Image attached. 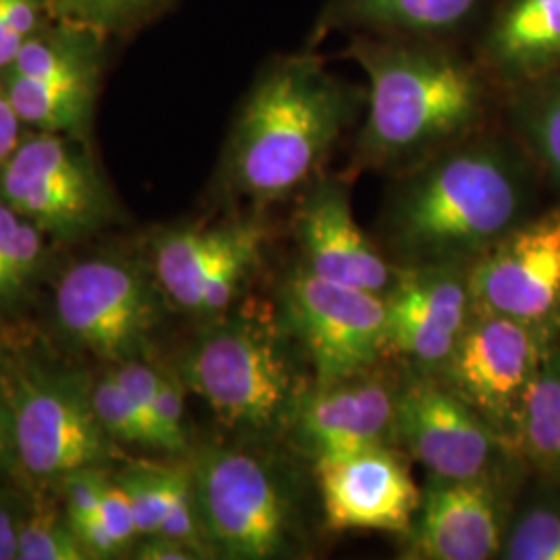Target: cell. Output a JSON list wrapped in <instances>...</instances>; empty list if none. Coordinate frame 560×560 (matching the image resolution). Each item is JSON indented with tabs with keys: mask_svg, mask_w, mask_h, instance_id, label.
Segmentation results:
<instances>
[{
	"mask_svg": "<svg viewBox=\"0 0 560 560\" xmlns=\"http://www.w3.org/2000/svg\"><path fill=\"white\" fill-rule=\"evenodd\" d=\"M541 179L513 131L494 122L388 177L378 245L399 268L469 266L540 210Z\"/></svg>",
	"mask_w": 560,
	"mask_h": 560,
	"instance_id": "1",
	"label": "cell"
},
{
	"mask_svg": "<svg viewBox=\"0 0 560 560\" xmlns=\"http://www.w3.org/2000/svg\"><path fill=\"white\" fill-rule=\"evenodd\" d=\"M365 80L345 175L393 177L492 127L504 92L469 44L351 36L340 52Z\"/></svg>",
	"mask_w": 560,
	"mask_h": 560,
	"instance_id": "2",
	"label": "cell"
},
{
	"mask_svg": "<svg viewBox=\"0 0 560 560\" xmlns=\"http://www.w3.org/2000/svg\"><path fill=\"white\" fill-rule=\"evenodd\" d=\"M365 101V88L340 78L314 48L272 60L233 125L222 189L254 212L295 200L358 129Z\"/></svg>",
	"mask_w": 560,
	"mask_h": 560,
	"instance_id": "3",
	"label": "cell"
},
{
	"mask_svg": "<svg viewBox=\"0 0 560 560\" xmlns=\"http://www.w3.org/2000/svg\"><path fill=\"white\" fill-rule=\"evenodd\" d=\"M201 532L214 559H312L322 521L314 467L284 441L203 442L189 453Z\"/></svg>",
	"mask_w": 560,
	"mask_h": 560,
	"instance_id": "4",
	"label": "cell"
},
{
	"mask_svg": "<svg viewBox=\"0 0 560 560\" xmlns=\"http://www.w3.org/2000/svg\"><path fill=\"white\" fill-rule=\"evenodd\" d=\"M173 370L222 425L258 441L287 442L301 399L314 386L312 368L275 307L208 318Z\"/></svg>",
	"mask_w": 560,
	"mask_h": 560,
	"instance_id": "5",
	"label": "cell"
},
{
	"mask_svg": "<svg viewBox=\"0 0 560 560\" xmlns=\"http://www.w3.org/2000/svg\"><path fill=\"white\" fill-rule=\"evenodd\" d=\"M2 376L13 409L20 469L40 481L104 469L115 441L96 418L92 381L34 363H2Z\"/></svg>",
	"mask_w": 560,
	"mask_h": 560,
	"instance_id": "6",
	"label": "cell"
},
{
	"mask_svg": "<svg viewBox=\"0 0 560 560\" xmlns=\"http://www.w3.org/2000/svg\"><path fill=\"white\" fill-rule=\"evenodd\" d=\"M272 224L266 212L166 226L150 243L152 275L168 303L201 320L233 310L261 268Z\"/></svg>",
	"mask_w": 560,
	"mask_h": 560,
	"instance_id": "7",
	"label": "cell"
},
{
	"mask_svg": "<svg viewBox=\"0 0 560 560\" xmlns=\"http://www.w3.org/2000/svg\"><path fill=\"white\" fill-rule=\"evenodd\" d=\"M275 310L300 345L314 384L340 381L390 360L382 295L320 279L295 261L280 279Z\"/></svg>",
	"mask_w": 560,
	"mask_h": 560,
	"instance_id": "8",
	"label": "cell"
},
{
	"mask_svg": "<svg viewBox=\"0 0 560 560\" xmlns=\"http://www.w3.org/2000/svg\"><path fill=\"white\" fill-rule=\"evenodd\" d=\"M159 282L136 261L96 256L73 264L57 284L60 332L108 363L148 358L164 316Z\"/></svg>",
	"mask_w": 560,
	"mask_h": 560,
	"instance_id": "9",
	"label": "cell"
},
{
	"mask_svg": "<svg viewBox=\"0 0 560 560\" xmlns=\"http://www.w3.org/2000/svg\"><path fill=\"white\" fill-rule=\"evenodd\" d=\"M557 342L560 337L541 328L474 307L451 360L436 378L517 451L525 402Z\"/></svg>",
	"mask_w": 560,
	"mask_h": 560,
	"instance_id": "10",
	"label": "cell"
},
{
	"mask_svg": "<svg viewBox=\"0 0 560 560\" xmlns=\"http://www.w3.org/2000/svg\"><path fill=\"white\" fill-rule=\"evenodd\" d=\"M529 478L532 469L523 457L467 480L428 476L413 525L400 538V559H501L502 544Z\"/></svg>",
	"mask_w": 560,
	"mask_h": 560,
	"instance_id": "11",
	"label": "cell"
},
{
	"mask_svg": "<svg viewBox=\"0 0 560 560\" xmlns=\"http://www.w3.org/2000/svg\"><path fill=\"white\" fill-rule=\"evenodd\" d=\"M0 200L38 224L50 240L78 241L110 221L113 201L78 143L38 131L0 166Z\"/></svg>",
	"mask_w": 560,
	"mask_h": 560,
	"instance_id": "12",
	"label": "cell"
},
{
	"mask_svg": "<svg viewBox=\"0 0 560 560\" xmlns=\"http://www.w3.org/2000/svg\"><path fill=\"white\" fill-rule=\"evenodd\" d=\"M397 446L428 476L467 480L521 457L441 378L407 368L397 411Z\"/></svg>",
	"mask_w": 560,
	"mask_h": 560,
	"instance_id": "13",
	"label": "cell"
},
{
	"mask_svg": "<svg viewBox=\"0 0 560 560\" xmlns=\"http://www.w3.org/2000/svg\"><path fill=\"white\" fill-rule=\"evenodd\" d=\"M405 372L407 365L400 361L384 360L353 376L314 384L301 399L287 442L312 465L376 446H397Z\"/></svg>",
	"mask_w": 560,
	"mask_h": 560,
	"instance_id": "14",
	"label": "cell"
},
{
	"mask_svg": "<svg viewBox=\"0 0 560 560\" xmlns=\"http://www.w3.org/2000/svg\"><path fill=\"white\" fill-rule=\"evenodd\" d=\"M467 272L474 307L560 337V203L521 222Z\"/></svg>",
	"mask_w": 560,
	"mask_h": 560,
	"instance_id": "15",
	"label": "cell"
},
{
	"mask_svg": "<svg viewBox=\"0 0 560 560\" xmlns=\"http://www.w3.org/2000/svg\"><path fill=\"white\" fill-rule=\"evenodd\" d=\"M351 185L353 179L345 173L326 171L293 200L298 264L320 279L386 298L400 268L355 221Z\"/></svg>",
	"mask_w": 560,
	"mask_h": 560,
	"instance_id": "16",
	"label": "cell"
},
{
	"mask_svg": "<svg viewBox=\"0 0 560 560\" xmlns=\"http://www.w3.org/2000/svg\"><path fill=\"white\" fill-rule=\"evenodd\" d=\"M326 534L382 532L409 534L421 488L411 459L397 446H376L342 459L312 465Z\"/></svg>",
	"mask_w": 560,
	"mask_h": 560,
	"instance_id": "17",
	"label": "cell"
},
{
	"mask_svg": "<svg viewBox=\"0 0 560 560\" xmlns=\"http://www.w3.org/2000/svg\"><path fill=\"white\" fill-rule=\"evenodd\" d=\"M467 268H400L395 289L386 295L390 360L432 376L441 372L474 314Z\"/></svg>",
	"mask_w": 560,
	"mask_h": 560,
	"instance_id": "18",
	"label": "cell"
},
{
	"mask_svg": "<svg viewBox=\"0 0 560 560\" xmlns=\"http://www.w3.org/2000/svg\"><path fill=\"white\" fill-rule=\"evenodd\" d=\"M492 0H326L305 48L340 36L471 44Z\"/></svg>",
	"mask_w": 560,
	"mask_h": 560,
	"instance_id": "19",
	"label": "cell"
},
{
	"mask_svg": "<svg viewBox=\"0 0 560 560\" xmlns=\"http://www.w3.org/2000/svg\"><path fill=\"white\" fill-rule=\"evenodd\" d=\"M469 48L502 92L552 73L560 67V0H492Z\"/></svg>",
	"mask_w": 560,
	"mask_h": 560,
	"instance_id": "20",
	"label": "cell"
},
{
	"mask_svg": "<svg viewBox=\"0 0 560 560\" xmlns=\"http://www.w3.org/2000/svg\"><path fill=\"white\" fill-rule=\"evenodd\" d=\"M115 480L131 501L140 538L168 536L194 546L203 560L214 559L201 532L189 460L183 465L133 463Z\"/></svg>",
	"mask_w": 560,
	"mask_h": 560,
	"instance_id": "21",
	"label": "cell"
},
{
	"mask_svg": "<svg viewBox=\"0 0 560 560\" xmlns=\"http://www.w3.org/2000/svg\"><path fill=\"white\" fill-rule=\"evenodd\" d=\"M502 117L541 177L560 191V67L504 92Z\"/></svg>",
	"mask_w": 560,
	"mask_h": 560,
	"instance_id": "22",
	"label": "cell"
},
{
	"mask_svg": "<svg viewBox=\"0 0 560 560\" xmlns=\"http://www.w3.org/2000/svg\"><path fill=\"white\" fill-rule=\"evenodd\" d=\"M0 83L21 122L36 131L78 136L88 125L94 78L36 80L4 71Z\"/></svg>",
	"mask_w": 560,
	"mask_h": 560,
	"instance_id": "23",
	"label": "cell"
},
{
	"mask_svg": "<svg viewBox=\"0 0 560 560\" xmlns=\"http://www.w3.org/2000/svg\"><path fill=\"white\" fill-rule=\"evenodd\" d=\"M517 451L532 474L560 481V342L544 360L521 416Z\"/></svg>",
	"mask_w": 560,
	"mask_h": 560,
	"instance_id": "24",
	"label": "cell"
},
{
	"mask_svg": "<svg viewBox=\"0 0 560 560\" xmlns=\"http://www.w3.org/2000/svg\"><path fill=\"white\" fill-rule=\"evenodd\" d=\"M502 560H560V481L532 474L502 544Z\"/></svg>",
	"mask_w": 560,
	"mask_h": 560,
	"instance_id": "25",
	"label": "cell"
},
{
	"mask_svg": "<svg viewBox=\"0 0 560 560\" xmlns=\"http://www.w3.org/2000/svg\"><path fill=\"white\" fill-rule=\"evenodd\" d=\"M46 233L0 200V314L20 307L38 280L46 258Z\"/></svg>",
	"mask_w": 560,
	"mask_h": 560,
	"instance_id": "26",
	"label": "cell"
},
{
	"mask_svg": "<svg viewBox=\"0 0 560 560\" xmlns=\"http://www.w3.org/2000/svg\"><path fill=\"white\" fill-rule=\"evenodd\" d=\"M90 393L96 418L113 441L154 451V442L140 407L120 384L115 370H108L101 378L92 381Z\"/></svg>",
	"mask_w": 560,
	"mask_h": 560,
	"instance_id": "27",
	"label": "cell"
},
{
	"mask_svg": "<svg viewBox=\"0 0 560 560\" xmlns=\"http://www.w3.org/2000/svg\"><path fill=\"white\" fill-rule=\"evenodd\" d=\"M18 560H92L67 513L42 509L25 513L21 523Z\"/></svg>",
	"mask_w": 560,
	"mask_h": 560,
	"instance_id": "28",
	"label": "cell"
},
{
	"mask_svg": "<svg viewBox=\"0 0 560 560\" xmlns=\"http://www.w3.org/2000/svg\"><path fill=\"white\" fill-rule=\"evenodd\" d=\"M36 80H83L94 78V65L78 46L55 38L34 36L25 42L18 59L7 69Z\"/></svg>",
	"mask_w": 560,
	"mask_h": 560,
	"instance_id": "29",
	"label": "cell"
},
{
	"mask_svg": "<svg viewBox=\"0 0 560 560\" xmlns=\"http://www.w3.org/2000/svg\"><path fill=\"white\" fill-rule=\"evenodd\" d=\"M185 384L177 372L159 365V388L154 399V421L161 453L168 457H189L194 444L185 413Z\"/></svg>",
	"mask_w": 560,
	"mask_h": 560,
	"instance_id": "30",
	"label": "cell"
},
{
	"mask_svg": "<svg viewBox=\"0 0 560 560\" xmlns=\"http://www.w3.org/2000/svg\"><path fill=\"white\" fill-rule=\"evenodd\" d=\"M38 18V0H0V71H7L25 42L36 36Z\"/></svg>",
	"mask_w": 560,
	"mask_h": 560,
	"instance_id": "31",
	"label": "cell"
},
{
	"mask_svg": "<svg viewBox=\"0 0 560 560\" xmlns=\"http://www.w3.org/2000/svg\"><path fill=\"white\" fill-rule=\"evenodd\" d=\"M159 0H52L55 9L67 20L106 25L136 18Z\"/></svg>",
	"mask_w": 560,
	"mask_h": 560,
	"instance_id": "32",
	"label": "cell"
},
{
	"mask_svg": "<svg viewBox=\"0 0 560 560\" xmlns=\"http://www.w3.org/2000/svg\"><path fill=\"white\" fill-rule=\"evenodd\" d=\"M102 520L108 527L113 540L117 541L120 555L131 552L136 541L140 540L133 506L127 492L120 488L119 481L110 476L106 480L104 494H102Z\"/></svg>",
	"mask_w": 560,
	"mask_h": 560,
	"instance_id": "33",
	"label": "cell"
},
{
	"mask_svg": "<svg viewBox=\"0 0 560 560\" xmlns=\"http://www.w3.org/2000/svg\"><path fill=\"white\" fill-rule=\"evenodd\" d=\"M27 506L11 492L0 490V560H18L21 523Z\"/></svg>",
	"mask_w": 560,
	"mask_h": 560,
	"instance_id": "34",
	"label": "cell"
},
{
	"mask_svg": "<svg viewBox=\"0 0 560 560\" xmlns=\"http://www.w3.org/2000/svg\"><path fill=\"white\" fill-rule=\"evenodd\" d=\"M20 469L18 463V446H15V421L9 390L2 376V360H0V481L9 474Z\"/></svg>",
	"mask_w": 560,
	"mask_h": 560,
	"instance_id": "35",
	"label": "cell"
},
{
	"mask_svg": "<svg viewBox=\"0 0 560 560\" xmlns=\"http://www.w3.org/2000/svg\"><path fill=\"white\" fill-rule=\"evenodd\" d=\"M129 557L136 560H203L194 546L168 536L140 538L131 548Z\"/></svg>",
	"mask_w": 560,
	"mask_h": 560,
	"instance_id": "36",
	"label": "cell"
},
{
	"mask_svg": "<svg viewBox=\"0 0 560 560\" xmlns=\"http://www.w3.org/2000/svg\"><path fill=\"white\" fill-rule=\"evenodd\" d=\"M21 131H23V122L18 117L15 108L11 106L7 92L0 83V166L15 152V148L23 140Z\"/></svg>",
	"mask_w": 560,
	"mask_h": 560,
	"instance_id": "37",
	"label": "cell"
}]
</instances>
